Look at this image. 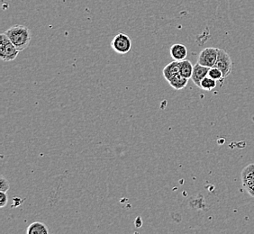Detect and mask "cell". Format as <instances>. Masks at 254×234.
I'll use <instances>...</instances> for the list:
<instances>
[{
    "label": "cell",
    "instance_id": "6da1fadb",
    "mask_svg": "<svg viewBox=\"0 0 254 234\" xmlns=\"http://www.w3.org/2000/svg\"><path fill=\"white\" fill-rule=\"evenodd\" d=\"M5 34L20 52L29 46L32 39L31 31L25 25H14L6 30Z\"/></svg>",
    "mask_w": 254,
    "mask_h": 234
},
{
    "label": "cell",
    "instance_id": "7a4b0ae2",
    "mask_svg": "<svg viewBox=\"0 0 254 234\" xmlns=\"http://www.w3.org/2000/svg\"><path fill=\"white\" fill-rule=\"evenodd\" d=\"M19 50L15 47L5 33L0 35V58L4 61H12L17 57Z\"/></svg>",
    "mask_w": 254,
    "mask_h": 234
},
{
    "label": "cell",
    "instance_id": "3957f363",
    "mask_svg": "<svg viewBox=\"0 0 254 234\" xmlns=\"http://www.w3.org/2000/svg\"><path fill=\"white\" fill-rule=\"evenodd\" d=\"M111 47L117 54H128L132 49V40L127 34L119 33L113 38Z\"/></svg>",
    "mask_w": 254,
    "mask_h": 234
},
{
    "label": "cell",
    "instance_id": "277c9868",
    "mask_svg": "<svg viewBox=\"0 0 254 234\" xmlns=\"http://www.w3.org/2000/svg\"><path fill=\"white\" fill-rule=\"evenodd\" d=\"M215 68H219L224 78L228 77L231 72H232V68H233V61L230 58L229 54L225 52V50H218V57L215 62Z\"/></svg>",
    "mask_w": 254,
    "mask_h": 234
},
{
    "label": "cell",
    "instance_id": "5b68a950",
    "mask_svg": "<svg viewBox=\"0 0 254 234\" xmlns=\"http://www.w3.org/2000/svg\"><path fill=\"white\" fill-rule=\"evenodd\" d=\"M218 50H219L218 48H214V47H208L202 50L198 56L197 62L202 66L208 67V68L214 67L218 57Z\"/></svg>",
    "mask_w": 254,
    "mask_h": 234
},
{
    "label": "cell",
    "instance_id": "8992f818",
    "mask_svg": "<svg viewBox=\"0 0 254 234\" xmlns=\"http://www.w3.org/2000/svg\"><path fill=\"white\" fill-rule=\"evenodd\" d=\"M241 178L245 190L254 198V164L245 167L241 173Z\"/></svg>",
    "mask_w": 254,
    "mask_h": 234
},
{
    "label": "cell",
    "instance_id": "52a82bcc",
    "mask_svg": "<svg viewBox=\"0 0 254 234\" xmlns=\"http://www.w3.org/2000/svg\"><path fill=\"white\" fill-rule=\"evenodd\" d=\"M209 68L208 67H205V66H202L200 64H195L193 68V73H192V77L191 79L192 81L196 85L197 87H200L201 81L203 78H205L207 75H208V71H209Z\"/></svg>",
    "mask_w": 254,
    "mask_h": 234
},
{
    "label": "cell",
    "instance_id": "ba28073f",
    "mask_svg": "<svg viewBox=\"0 0 254 234\" xmlns=\"http://www.w3.org/2000/svg\"><path fill=\"white\" fill-rule=\"evenodd\" d=\"M171 57L173 60L181 61L183 59H186L188 56V49L186 46L183 44H173L171 47Z\"/></svg>",
    "mask_w": 254,
    "mask_h": 234
},
{
    "label": "cell",
    "instance_id": "9c48e42d",
    "mask_svg": "<svg viewBox=\"0 0 254 234\" xmlns=\"http://www.w3.org/2000/svg\"><path fill=\"white\" fill-rule=\"evenodd\" d=\"M180 74V61L174 60L170 64H168L165 68H163V76L169 81L170 79Z\"/></svg>",
    "mask_w": 254,
    "mask_h": 234
},
{
    "label": "cell",
    "instance_id": "30bf717a",
    "mask_svg": "<svg viewBox=\"0 0 254 234\" xmlns=\"http://www.w3.org/2000/svg\"><path fill=\"white\" fill-rule=\"evenodd\" d=\"M26 234H49V230L47 228V226L40 223V222H34L33 224L27 227L26 230Z\"/></svg>",
    "mask_w": 254,
    "mask_h": 234
},
{
    "label": "cell",
    "instance_id": "8fae6325",
    "mask_svg": "<svg viewBox=\"0 0 254 234\" xmlns=\"http://www.w3.org/2000/svg\"><path fill=\"white\" fill-rule=\"evenodd\" d=\"M168 82L174 89L181 90V89L186 88L188 82H189V78L181 76V74H178L177 76L170 79Z\"/></svg>",
    "mask_w": 254,
    "mask_h": 234
},
{
    "label": "cell",
    "instance_id": "7c38bea8",
    "mask_svg": "<svg viewBox=\"0 0 254 234\" xmlns=\"http://www.w3.org/2000/svg\"><path fill=\"white\" fill-rule=\"evenodd\" d=\"M194 66L189 59H183L180 61V74L185 78H191Z\"/></svg>",
    "mask_w": 254,
    "mask_h": 234
},
{
    "label": "cell",
    "instance_id": "4fadbf2b",
    "mask_svg": "<svg viewBox=\"0 0 254 234\" xmlns=\"http://www.w3.org/2000/svg\"><path fill=\"white\" fill-rule=\"evenodd\" d=\"M216 85H217L216 80L206 76L205 78L202 79L199 88L204 89L205 91H212L214 88H215Z\"/></svg>",
    "mask_w": 254,
    "mask_h": 234
},
{
    "label": "cell",
    "instance_id": "5bb4252c",
    "mask_svg": "<svg viewBox=\"0 0 254 234\" xmlns=\"http://www.w3.org/2000/svg\"><path fill=\"white\" fill-rule=\"evenodd\" d=\"M207 76L213 78V79H215L216 81H219L222 78H224L222 71L219 68H215V67H212V68H209Z\"/></svg>",
    "mask_w": 254,
    "mask_h": 234
},
{
    "label": "cell",
    "instance_id": "9a60e30c",
    "mask_svg": "<svg viewBox=\"0 0 254 234\" xmlns=\"http://www.w3.org/2000/svg\"><path fill=\"white\" fill-rule=\"evenodd\" d=\"M9 182L7 179H5L4 176H1L0 177V191L1 192H7L9 190Z\"/></svg>",
    "mask_w": 254,
    "mask_h": 234
},
{
    "label": "cell",
    "instance_id": "2e32d148",
    "mask_svg": "<svg viewBox=\"0 0 254 234\" xmlns=\"http://www.w3.org/2000/svg\"><path fill=\"white\" fill-rule=\"evenodd\" d=\"M7 201H8V197L6 195V192L0 191V207L1 208L5 207V205H7Z\"/></svg>",
    "mask_w": 254,
    "mask_h": 234
}]
</instances>
